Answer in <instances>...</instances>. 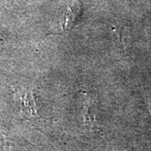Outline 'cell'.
<instances>
[{"instance_id": "obj_3", "label": "cell", "mask_w": 151, "mask_h": 151, "mask_svg": "<svg viewBox=\"0 0 151 151\" xmlns=\"http://www.w3.org/2000/svg\"><path fill=\"white\" fill-rule=\"evenodd\" d=\"M150 113H151V102L150 103Z\"/></svg>"}, {"instance_id": "obj_2", "label": "cell", "mask_w": 151, "mask_h": 151, "mask_svg": "<svg viewBox=\"0 0 151 151\" xmlns=\"http://www.w3.org/2000/svg\"><path fill=\"white\" fill-rule=\"evenodd\" d=\"M21 103L24 110L30 115H36V102L35 95L31 91L25 90L21 94Z\"/></svg>"}, {"instance_id": "obj_1", "label": "cell", "mask_w": 151, "mask_h": 151, "mask_svg": "<svg viewBox=\"0 0 151 151\" xmlns=\"http://www.w3.org/2000/svg\"><path fill=\"white\" fill-rule=\"evenodd\" d=\"M97 103L94 97L86 94L82 107V118L83 123L90 128L93 127L97 122Z\"/></svg>"}]
</instances>
